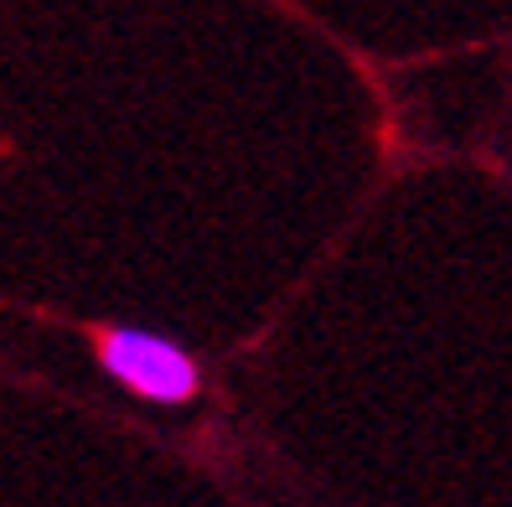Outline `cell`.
<instances>
[{"label":"cell","instance_id":"obj_1","mask_svg":"<svg viewBox=\"0 0 512 507\" xmlns=\"http://www.w3.org/2000/svg\"><path fill=\"white\" fill-rule=\"evenodd\" d=\"M99 363L145 404H187L197 394L192 352L161 332H145V326H109L99 337Z\"/></svg>","mask_w":512,"mask_h":507}]
</instances>
